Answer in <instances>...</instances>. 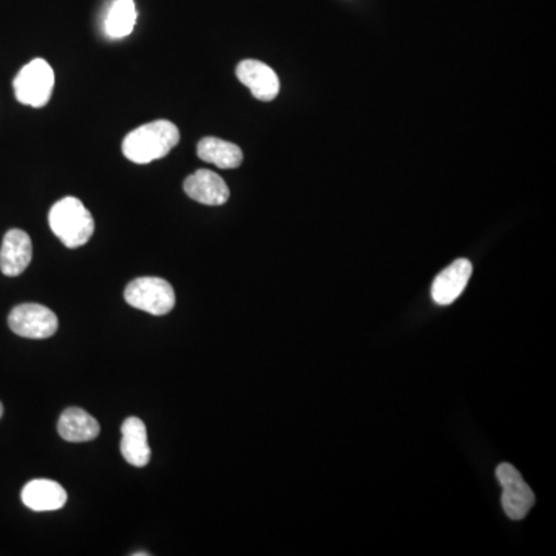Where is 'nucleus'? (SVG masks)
<instances>
[{
  "label": "nucleus",
  "instance_id": "7ed1b4c3",
  "mask_svg": "<svg viewBox=\"0 0 556 556\" xmlns=\"http://www.w3.org/2000/svg\"><path fill=\"white\" fill-rule=\"evenodd\" d=\"M55 89V72L45 59H34L14 79V95L24 106L41 109Z\"/></svg>",
  "mask_w": 556,
  "mask_h": 556
},
{
  "label": "nucleus",
  "instance_id": "f03ea898",
  "mask_svg": "<svg viewBox=\"0 0 556 556\" xmlns=\"http://www.w3.org/2000/svg\"><path fill=\"white\" fill-rule=\"evenodd\" d=\"M51 231L67 248L76 249L84 246L95 232V221L89 209L75 197H65L51 207Z\"/></svg>",
  "mask_w": 556,
  "mask_h": 556
},
{
  "label": "nucleus",
  "instance_id": "9d476101",
  "mask_svg": "<svg viewBox=\"0 0 556 556\" xmlns=\"http://www.w3.org/2000/svg\"><path fill=\"white\" fill-rule=\"evenodd\" d=\"M472 263L459 258L455 263H451L445 268L438 277L434 278L431 286V297L438 305H451L464 292L468 280L472 277Z\"/></svg>",
  "mask_w": 556,
  "mask_h": 556
},
{
  "label": "nucleus",
  "instance_id": "f257e3e1",
  "mask_svg": "<svg viewBox=\"0 0 556 556\" xmlns=\"http://www.w3.org/2000/svg\"><path fill=\"white\" fill-rule=\"evenodd\" d=\"M178 143V127L166 119H158L130 132L124 138L123 153L132 163L147 164L169 155Z\"/></svg>",
  "mask_w": 556,
  "mask_h": 556
},
{
  "label": "nucleus",
  "instance_id": "dca6fc26",
  "mask_svg": "<svg viewBox=\"0 0 556 556\" xmlns=\"http://www.w3.org/2000/svg\"><path fill=\"white\" fill-rule=\"evenodd\" d=\"M144 555L149 556L150 553H144V552H136V553H133V556H144Z\"/></svg>",
  "mask_w": 556,
  "mask_h": 556
},
{
  "label": "nucleus",
  "instance_id": "423d86ee",
  "mask_svg": "<svg viewBox=\"0 0 556 556\" xmlns=\"http://www.w3.org/2000/svg\"><path fill=\"white\" fill-rule=\"evenodd\" d=\"M496 478L502 487V507L513 521H521L535 504V495L512 464L502 462L496 468Z\"/></svg>",
  "mask_w": 556,
  "mask_h": 556
},
{
  "label": "nucleus",
  "instance_id": "1a4fd4ad",
  "mask_svg": "<svg viewBox=\"0 0 556 556\" xmlns=\"http://www.w3.org/2000/svg\"><path fill=\"white\" fill-rule=\"evenodd\" d=\"M33 245L27 232L11 229L5 234L0 248V271L7 277H17L30 266Z\"/></svg>",
  "mask_w": 556,
  "mask_h": 556
},
{
  "label": "nucleus",
  "instance_id": "f8f14e48",
  "mask_svg": "<svg viewBox=\"0 0 556 556\" xmlns=\"http://www.w3.org/2000/svg\"><path fill=\"white\" fill-rule=\"evenodd\" d=\"M121 453L133 467H146L149 464L152 450L147 442V428L139 417H129L121 427Z\"/></svg>",
  "mask_w": 556,
  "mask_h": 556
},
{
  "label": "nucleus",
  "instance_id": "ddd939ff",
  "mask_svg": "<svg viewBox=\"0 0 556 556\" xmlns=\"http://www.w3.org/2000/svg\"><path fill=\"white\" fill-rule=\"evenodd\" d=\"M58 431L68 442H89L101 433L99 422L81 408H68L59 417Z\"/></svg>",
  "mask_w": 556,
  "mask_h": 556
},
{
  "label": "nucleus",
  "instance_id": "2eb2a0df",
  "mask_svg": "<svg viewBox=\"0 0 556 556\" xmlns=\"http://www.w3.org/2000/svg\"><path fill=\"white\" fill-rule=\"evenodd\" d=\"M136 17L133 0H113L104 19V31L110 39L127 38L135 28Z\"/></svg>",
  "mask_w": 556,
  "mask_h": 556
},
{
  "label": "nucleus",
  "instance_id": "20e7f679",
  "mask_svg": "<svg viewBox=\"0 0 556 556\" xmlns=\"http://www.w3.org/2000/svg\"><path fill=\"white\" fill-rule=\"evenodd\" d=\"M124 299L133 308L152 316H166L177 303L172 285L160 277L136 278L127 286Z\"/></svg>",
  "mask_w": 556,
  "mask_h": 556
},
{
  "label": "nucleus",
  "instance_id": "39448f33",
  "mask_svg": "<svg viewBox=\"0 0 556 556\" xmlns=\"http://www.w3.org/2000/svg\"><path fill=\"white\" fill-rule=\"evenodd\" d=\"M8 326L17 336L42 340L55 336L59 320L55 312L38 303L16 306L8 316Z\"/></svg>",
  "mask_w": 556,
  "mask_h": 556
},
{
  "label": "nucleus",
  "instance_id": "0eeeda50",
  "mask_svg": "<svg viewBox=\"0 0 556 556\" xmlns=\"http://www.w3.org/2000/svg\"><path fill=\"white\" fill-rule=\"evenodd\" d=\"M237 78L251 90L258 101L269 102L277 98L280 92V81L277 73L269 65L254 59L238 64Z\"/></svg>",
  "mask_w": 556,
  "mask_h": 556
},
{
  "label": "nucleus",
  "instance_id": "4468645a",
  "mask_svg": "<svg viewBox=\"0 0 556 556\" xmlns=\"http://www.w3.org/2000/svg\"><path fill=\"white\" fill-rule=\"evenodd\" d=\"M197 153L201 160L214 164L220 169H237L243 163V152L237 144L214 136L201 139Z\"/></svg>",
  "mask_w": 556,
  "mask_h": 556
},
{
  "label": "nucleus",
  "instance_id": "f3484780",
  "mask_svg": "<svg viewBox=\"0 0 556 556\" xmlns=\"http://www.w3.org/2000/svg\"><path fill=\"white\" fill-rule=\"evenodd\" d=\"M4 416V405L0 404V417Z\"/></svg>",
  "mask_w": 556,
  "mask_h": 556
},
{
  "label": "nucleus",
  "instance_id": "9b49d317",
  "mask_svg": "<svg viewBox=\"0 0 556 556\" xmlns=\"http://www.w3.org/2000/svg\"><path fill=\"white\" fill-rule=\"evenodd\" d=\"M64 487L50 479H34L22 490V502L33 512H55L67 504Z\"/></svg>",
  "mask_w": 556,
  "mask_h": 556
},
{
  "label": "nucleus",
  "instance_id": "6e6552de",
  "mask_svg": "<svg viewBox=\"0 0 556 556\" xmlns=\"http://www.w3.org/2000/svg\"><path fill=\"white\" fill-rule=\"evenodd\" d=\"M184 192L206 206H221L231 197L228 184L212 170L201 169L184 181Z\"/></svg>",
  "mask_w": 556,
  "mask_h": 556
}]
</instances>
